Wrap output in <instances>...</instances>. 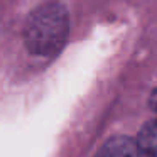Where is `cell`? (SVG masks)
<instances>
[{"label": "cell", "mask_w": 157, "mask_h": 157, "mask_svg": "<svg viewBox=\"0 0 157 157\" xmlns=\"http://www.w3.org/2000/svg\"><path fill=\"white\" fill-rule=\"evenodd\" d=\"M69 36V15L59 2L41 5L29 15L24 29V41L31 54L52 58L64 48Z\"/></svg>", "instance_id": "1"}, {"label": "cell", "mask_w": 157, "mask_h": 157, "mask_svg": "<svg viewBox=\"0 0 157 157\" xmlns=\"http://www.w3.org/2000/svg\"><path fill=\"white\" fill-rule=\"evenodd\" d=\"M135 140L142 157H157V117L140 128Z\"/></svg>", "instance_id": "3"}, {"label": "cell", "mask_w": 157, "mask_h": 157, "mask_svg": "<svg viewBox=\"0 0 157 157\" xmlns=\"http://www.w3.org/2000/svg\"><path fill=\"white\" fill-rule=\"evenodd\" d=\"M95 157H142L137 145V140L123 135L108 139L98 149Z\"/></svg>", "instance_id": "2"}, {"label": "cell", "mask_w": 157, "mask_h": 157, "mask_svg": "<svg viewBox=\"0 0 157 157\" xmlns=\"http://www.w3.org/2000/svg\"><path fill=\"white\" fill-rule=\"evenodd\" d=\"M149 105H150V108H152V112L155 113V117H157V88L154 90V91H152V95H150Z\"/></svg>", "instance_id": "4"}]
</instances>
